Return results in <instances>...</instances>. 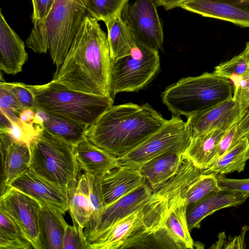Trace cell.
<instances>
[{
    "mask_svg": "<svg viewBox=\"0 0 249 249\" xmlns=\"http://www.w3.org/2000/svg\"><path fill=\"white\" fill-rule=\"evenodd\" d=\"M1 161V195L17 178L30 168L31 150L26 143L0 132Z\"/></svg>",
    "mask_w": 249,
    "mask_h": 249,
    "instance_id": "obj_15",
    "label": "cell"
},
{
    "mask_svg": "<svg viewBox=\"0 0 249 249\" xmlns=\"http://www.w3.org/2000/svg\"><path fill=\"white\" fill-rule=\"evenodd\" d=\"M34 124L42 125L73 146L86 139L88 126L65 116L36 109Z\"/></svg>",
    "mask_w": 249,
    "mask_h": 249,
    "instance_id": "obj_22",
    "label": "cell"
},
{
    "mask_svg": "<svg viewBox=\"0 0 249 249\" xmlns=\"http://www.w3.org/2000/svg\"><path fill=\"white\" fill-rule=\"evenodd\" d=\"M183 153H168L151 159L140 170L151 188L158 189L178 172L184 160Z\"/></svg>",
    "mask_w": 249,
    "mask_h": 249,
    "instance_id": "obj_23",
    "label": "cell"
},
{
    "mask_svg": "<svg viewBox=\"0 0 249 249\" xmlns=\"http://www.w3.org/2000/svg\"><path fill=\"white\" fill-rule=\"evenodd\" d=\"M220 189L216 175L204 172L187 187L182 197L188 207L208 195Z\"/></svg>",
    "mask_w": 249,
    "mask_h": 249,
    "instance_id": "obj_31",
    "label": "cell"
},
{
    "mask_svg": "<svg viewBox=\"0 0 249 249\" xmlns=\"http://www.w3.org/2000/svg\"><path fill=\"white\" fill-rule=\"evenodd\" d=\"M249 197V193L225 189H220L208 195L187 207L186 218L189 231L199 228L201 221L214 212L223 208L240 205Z\"/></svg>",
    "mask_w": 249,
    "mask_h": 249,
    "instance_id": "obj_16",
    "label": "cell"
},
{
    "mask_svg": "<svg viewBox=\"0 0 249 249\" xmlns=\"http://www.w3.org/2000/svg\"><path fill=\"white\" fill-rule=\"evenodd\" d=\"M112 63L106 33L87 14L52 81L76 91L111 97Z\"/></svg>",
    "mask_w": 249,
    "mask_h": 249,
    "instance_id": "obj_1",
    "label": "cell"
},
{
    "mask_svg": "<svg viewBox=\"0 0 249 249\" xmlns=\"http://www.w3.org/2000/svg\"><path fill=\"white\" fill-rule=\"evenodd\" d=\"M191 138L187 122L174 115L141 144L118 159L121 165L140 168L146 162L161 155L174 152L183 153Z\"/></svg>",
    "mask_w": 249,
    "mask_h": 249,
    "instance_id": "obj_8",
    "label": "cell"
},
{
    "mask_svg": "<svg viewBox=\"0 0 249 249\" xmlns=\"http://www.w3.org/2000/svg\"><path fill=\"white\" fill-rule=\"evenodd\" d=\"M187 207L182 197L170 209L161 226L178 249H192L195 246L188 226Z\"/></svg>",
    "mask_w": 249,
    "mask_h": 249,
    "instance_id": "obj_25",
    "label": "cell"
},
{
    "mask_svg": "<svg viewBox=\"0 0 249 249\" xmlns=\"http://www.w3.org/2000/svg\"><path fill=\"white\" fill-rule=\"evenodd\" d=\"M88 12V0H55L49 13L34 23L26 40L39 53L49 52L58 69L64 61Z\"/></svg>",
    "mask_w": 249,
    "mask_h": 249,
    "instance_id": "obj_3",
    "label": "cell"
},
{
    "mask_svg": "<svg viewBox=\"0 0 249 249\" xmlns=\"http://www.w3.org/2000/svg\"><path fill=\"white\" fill-rule=\"evenodd\" d=\"M154 191L145 183L106 206L99 220L85 228V234L89 243L94 242L118 220L144 207Z\"/></svg>",
    "mask_w": 249,
    "mask_h": 249,
    "instance_id": "obj_11",
    "label": "cell"
},
{
    "mask_svg": "<svg viewBox=\"0 0 249 249\" xmlns=\"http://www.w3.org/2000/svg\"><path fill=\"white\" fill-rule=\"evenodd\" d=\"M23 109L15 96L0 85V110L6 114L15 113L18 115Z\"/></svg>",
    "mask_w": 249,
    "mask_h": 249,
    "instance_id": "obj_37",
    "label": "cell"
},
{
    "mask_svg": "<svg viewBox=\"0 0 249 249\" xmlns=\"http://www.w3.org/2000/svg\"><path fill=\"white\" fill-rule=\"evenodd\" d=\"M233 95L239 96L246 103L248 110L236 124L231 148L242 139H249V71L243 75L238 85L234 87Z\"/></svg>",
    "mask_w": 249,
    "mask_h": 249,
    "instance_id": "obj_33",
    "label": "cell"
},
{
    "mask_svg": "<svg viewBox=\"0 0 249 249\" xmlns=\"http://www.w3.org/2000/svg\"><path fill=\"white\" fill-rule=\"evenodd\" d=\"M23 40L6 21L0 11V69L15 75L22 71L28 60Z\"/></svg>",
    "mask_w": 249,
    "mask_h": 249,
    "instance_id": "obj_19",
    "label": "cell"
},
{
    "mask_svg": "<svg viewBox=\"0 0 249 249\" xmlns=\"http://www.w3.org/2000/svg\"><path fill=\"white\" fill-rule=\"evenodd\" d=\"M63 214L69 210L68 189L39 176L30 168L9 185Z\"/></svg>",
    "mask_w": 249,
    "mask_h": 249,
    "instance_id": "obj_12",
    "label": "cell"
},
{
    "mask_svg": "<svg viewBox=\"0 0 249 249\" xmlns=\"http://www.w3.org/2000/svg\"><path fill=\"white\" fill-rule=\"evenodd\" d=\"M249 160V139H243L218 157L204 170L206 173L215 175L244 171Z\"/></svg>",
    "mask_w": 249,
    "mask_h": 249,
    "instance_id": "obj_27",
    "label": "cell"
},
{
    "mask_svg": "<svg viewBox=\"0 0 249 249\" xmlns=\"http://www.w3.org/2000/svg\"><path fill=\"white\" fill-rule=\"evenodd\" d=\"M180 7L203 17L249 28V0H189Z\"/></svg>",
    "mask_w": 249,
    "mask_h": 249,
    "instance_id": "obj_14",
    "label": "cell"
},
{
    "mask_svg": "<svg viewBox=\"0 0 249 249\" xmlns=\"http://www.w3.org/2000/svg\"><path fill=\"white\" fill-rule=\"evenodd\" d=\"M30 144V169L42 177L62 186L78 180L81 170L74 156L73 146L40 124Z\"/></svg>",
    "mask_w": 249,
    "mask_h": 249,
    "instance_id": "obj_6",
    "label": "cell"
},
{
    "mask_svg": "<svg viewBox=\"0 0 249 249\" xmlns=\"http://www.w3.org/2000/svg\"><path fill=\"white\" fill-rule=\"evenodd\" d=\"M55 0H32L33 4L32 22H39L49 13Z\"/></svg>",
    "mask_w": 249,
    "mask_h": 249,
    "instance_id": "obj_39",
    "label": "cell"
},
{
    "mask_svg": "<svg viewBox=\"0 0 249 249\" xmlns=\"http://www.w3.org/2000/svg\"><path fill=\"white\" fill-rule=\"evenodd\" d=\"M247 107L233 96L221 103L187 118L191 138L216 127L229 129L244 117Z\"/></svg>",
    "mask_w": 249,
    "mask_h": 249,
    "instance_id": "obj_13",
    "label": "cell"
},
{
    "mask_svg": "<svg viewBox=\"0 0 249 249\" xmlns=\"http://www.w3.org/2000/svg\"><path fill=\"white\" fill-rule=\"evenodd\" d=\"M41 205L33 197L10 186L0 196V206L18 225L35 249H41L39 227Z\"/></svg>",
    "mask_w": 249,
    "mask_h": 249,
    "instance_id": "obj_10",
    "label": "cell"
},
{
    "mask_svg": "<svg viewBox=\"0 0 249 249\" xmlns=\"http://www.w3.org/2000/svg\"><path fill=\"white\" fill-rule=\"evenodd\" d=\"M0 249H34L20 227L0 206Z\"/></svg>",
    "mask_w": 249,
    "mask_h": 249,
    "instance_id": "obj_28",
    "label": "cell"
},
{
    "mask_svg": "<svg viewBox=\"0 0 249 249\" xmlns=\"http://www.w3.org/2000/svg\"><path fill=\"white\" fill-rule=\"evenodd\" d=\"M234 90L230 80L205 72L180 79L167 87L161 97L174 115L188 118L232 97Z\"/></svg>",
    "mask_w": 249,
    "mask_h": 249,
    "instance_id": "obj_4",
    "label": "cell"
},
{
    "mask_svg": "<svg viewBox=\"0 0 249 249\" xmlns=\"http://www.w3.org/2000/svg\"><path fill=\"white\" fill-rule=\"evenodd\" d=\"M166 121L147 103L113 105L88 127L86 138L120 157L141 144Z\"/></svg>",
    "mask_w": 249,
    "mask_h": 249,
    "instance_id": "obj_2",
    "label": "cell"
},
{
    "mask_svg": "<svg viewBox=\"0 0 249 249\" xmlns=\"http://www.w3.org/2000/svg\"><path fill=\"white\" fill-rule=\"evenodd\" d=\"M101 178L84 172L80 176L78 180L79 185L88 196L92 211L91 219L87 227L94 225L99 220L106 207Z\"/></svg>",
    "mask_w": 249,
    "mask_h": 249,
    "instance_id": "obj_30",
    "label": "cell"
},
{
    "mask_svg": "<svg viewBox=\"0 0 249 249\" xmlns=\"http://www.w3.org/2000/svg\"><path fill=\"white\" fill-rule=\"evenodd\" d=\"M145 183L140 168L120 165L112 169L101 178L106 206Z\"/></svg>",
    "mask_w": 249,
    "mask_h": 249,
    "instance_id": "obj_18",
    "label": "cell"
},
{
    "mask_svg": "<svg viewBox=\"0 0 249 249\" xmlns=\"http://www.w3.org/2000/svg\"><path fill=\"white\" fill-rule=\"evenodd\" d=\"M119 13L105 22L112 61L129 55L137 45L130 29Z\"/></svg>",
    "mask_w": 249,
    "mask_h": 249,
    "instance_id": "obj_26",
    "label": "cell"
},
{
    "mask_svg": "<svg viewBox=\"0 0 249 249\" xmlns=\"http://www.w3.org/2000/svg\"><path fill=\"white\" fill-rule=\"evenodd\" d=\"M249 63V41L246 43L245 48L241 52Z\"/></svg>",
    "mask_w": 249,
    "mask_h": 249,
    "instance_id": "obj_42",
    "label": "cell"
},
{
    "mask_svg": "<svg viewBox=\"0 0 249 249\" xmlns=\"http://www.w3.org/2000/svg\"><path fill=\"white\" fill-rule=\"evenodd\" d=\"M73 225L67 222L65 225L63 238V249H89L90 243L88 241L84 229L72 220Z\"/></svg>",
    "mask_w": 249,
    "mask_h": 249,
    "instance_id": "obj_35",
    "label": "cell"
},
{
    "mask_svg": "<svg viewBox=\"0 0 249 249\" xmlns=\"http://www.w3.org/2000/svg\"><path fill=\"white\" fill-rule=\"evenodd\" d=\"M36 116V110L31 108H23L18 114L19 120L27 126L33 125V122Z\"/></svg>",
    "mask_w": 249,
    "mask_h": 249,
    "instance_id": "obj_40",
    "label": "cell"
},
{
    "mask_svg": "<svg viewBox=\"0 0 249 249\" xmlns=\"http://www.w3.org/2000/svg\"><path fill=\"white\" fill-rule=\"evenodd\" d=\"M136 45L129 55L112 61L110 95L113 99L119 93L142 89L160 69L159 51Z\"/></svg>",
    "mask_w": 249,
    "mask_h": 249,
    "instance_id": "obj_7",
    "label": "cell"
},
{
    "mask_svg": "<svg viewBox=\"0 0 249 249\" xmlns=\"http://www.w3.org/2000/svg\"><path fill=\"white\" fill-rule=\"evenodd\" d=\"M188 0H154L157 6H162L166 10L180 7Z\"/></svg>",
    "mask_w": 249,
    "mask_h": 249,
    "instance_id": "obj_41",
    "label": "cell"
},
{
    "mask_svg": "<svg viewBox=\"0 0 249 249\" xmlns=\"http://www.w3.org/2000/svg\"><path fill=\"white\" fill-rule=\"evenodd\" d=\"M24 85L32 94L36 109L65 116L88 127L113 105L114 99L110 96L76 91L52 80L42 85Z\"/></svg>",
    "mask_w": 249,
    "mask_h": 249,
    "instance_id": "obj_5",
    "label": "cell"
},
{
    "mask_svg": "<svg viewBox=\"0 0 249 249\" xmlns=\"http://www.w3.org/2000/svg\"><path fill=\"white\" fill-rule=\"evenodd\" d=\"M218 185L221 189L249 193V178L246 179L229 178L223 175H216Z\"/></svg>",
    "mask_w": 249,
    "mask_h": 249,
    "instance_id": "obj_38",
    "label": "cell"
},
{
    "mask_svg": "<svg viewBox=\"0 0 249 249\" xmlns=\"http://www.w3.org/2000/svg\"><path fill=\"white\" fill-rule=\"evenodd\" d=\"M229 129L216 127L191 138L183 158L200 170L208 169L215 161L218 144Z\"/></svg>",
    "mask_w": 249,
    "mask_h": 249,
    "instance_id": "obj_21",
    "label": "cell"
},
{
    "mask_svg": "<svg viewBox=\"0 0 249 249\" xmlns=\"http://www.w3.org/2000/svg\"><path fill=\"white\" fill-rule=\"evenodd\" d=\"M129 0H88V12L98 21L104 22L121 13Z\"/></svg>",
    "mask_w": 249,
    "mask_h": 249,
    "instance_id": "obj_34",
    "label": "cell"
},
{
    "mask_svg": "<svg viewBox=\"0 0 249 249\" xmlns=\"http://www.w3.org/2000/svg\"><path fill=\"white\" fill-rule=\"evenodd\" d=\"M67 189L68 211L72 220L78 226L85 229L91 220L92 215L88 196L79 185L78 180Z\"/></svg>",
    "mask_w": 249,
    "mask_h": 249,
    "instance_id": "obj_29",
    "label": "cell"
},
{
    "mask_svg": "<svg viewBox=\"0 0 249 249\" xmlns=\"http://www.w3.org/2000/svg\"><path fill=\"white\" fill-rule=\"evenodd\" d=\"M152 199L153 195L144 207L113 224L96 240L90 243V249H121L130 237L142 230L146 213Z\"/></svg>",
    "mask_w": 249,
    "mask_h": 249,
    "instance_id": "obj_17",
    "label": "cell"
},
{
    "mask_svg": "<svg viewBox=\"0 0 249 249\" xmlns=\"http://www.w3.org/2000/svg\"><path fill=\"white\" fill-rule=\"evenodd\" d=\"M0 85L10 91L16 98L23 108H31L36 110V104L31 92L20 82L7 83L0 81Z\"/></svg>",
    "mask_w": 249,
    "mask_h": 249,
    "instance_id": "obj_36",
    "label": "cell"
},
{
    "mask_svg": "<svg viewBox=\"0 0 249 249\" xmlns=\"http://www.w3.org/2000/svg\"><path fill=\"white\" fill-rule=\"evenodd\" d=\"M40 243L41 249H63L65 225L60 212L41 204Z\"/></svg>",
    "mask_w": 249,
    "mask_h": 249,
    "instance_id": "obj_24",
    "label": "cell"
},
{
    "mask_svg": "<svg viewBox=\"0 0 249 249\" xmlns=\"http://www.w3.org/2000/svg\"><path fill=\"white\" fill-rule=\"evenodd\" d=\"M157 7L154 0H136L124 6L121 15L136 44L162 51L163 33Z\"/></svg>",
    "mask_w": 249,
    "mask_h": 249,
    "instance_id": "obj_9",
    "label": "cell"
},
{
    "mask_svg": "<svg viewBox=\"0 0 249 249\" xmlns=\"http://www.w3.org/2000/svg\"><path fill=\"white\" fill-rule=\"evenodd\" d=\"M249 71V63L241 53L231 59L216 66L213 72L230 80L235 87L238 85L243 75Z\"/></svg>",
    "mask_w": 249,
    "mask_h": 249,
    "instance_id": "obj_32",
    "label": "cell"
},
{
    "mask_svg": "<svg viewBox=\"0 0 249 249\" xmlns=\"http://www.w3.org/2000/svg\"><path fill=\"white\" fill-rule=\"evenodd\" d=\"M73 152L80 169L94 177L102 178L120 165L118 157L86 139L73 146Z\"/></svg>",
    "mask_w": 249,
    "mask_h": 249,
    "instance_id": "obj_20",
    "label": "cell"
}]
</instances>
